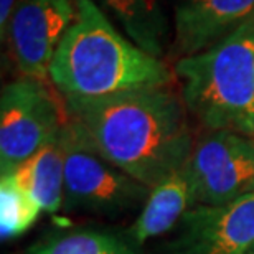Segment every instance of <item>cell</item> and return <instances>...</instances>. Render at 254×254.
Listing matches in <instances>:
<instances>
[{
	"label": "cell",
	"instance_id": "cell-1",
	"mask_svg": "<svg viewBox=\"0 0 254 254\" xmlns=\"http://www.w3.org/2000/svg\"><path fill=\"white\" fill-rule=\"evenodd\" d=\"M66 118L99 155L154 189L187 165L195 145L182 94L172 86L104 98H63Z\"/></svg>",
	"mask_w": 254,
	"mask_h": 254
},
{
	"label": "cell",
	"instance_id": "cell-2",
	"mask_svg": "<svg viewBox=\"0 0 254 254\" xmlns=\"http://www.w3.org/2000/svg\"><path fill=\"white\" fill-rule=\"evenodd\" d=\"M76 2L78 17L60 43L48 73L62 98H104L172 84L175 74L164 60L121 33L94 0Z\"/></svg>",
	"mask_w": 254,
	"mask_h": 254
},
{
	"label": "cell",
	"instance_id": "cell-3",
	"mask_svg": "<svg viewBox=\"0 0 254 254\" xmlns=\"http://www.w3.org/2000/svg\"><path fill=\"white\" fill-rule=\"evenodd\" d=\"M174 74L203 129L254 137V13L211 48L175 60Z\"/></svg>",
	"mask_w": 254,
	"mask_h": 254
},
{
	"label": "cell",
	"instance_id": "cell-4",
	"mask_svg": "<svg viewBox=\"0 0 254 254\" xmlns=\"http://www.w3.org/2000/svg\"><path fill=\"white\" fill-rule=\"evenodd\" d=\"M60 135L64 149L66 211L116 216L145 203L149 187L99 155L71 121H66Z\"/></svg>",
	"mask_w": 254,
	"mask_h": 254
},
{
	"label": "cell",
	"instance_id": "cell-5",
	"mask_svg": "<svg viewBox=\"0 0 254 254\" xmlns=\"http://www.w3.org/2000/svg\"><path fill=\"white\" fill-rule=\"evenodd\" d=\"M64 103L45 81L20 78L0 94V170L12 174L35 152L57 139L64 127Z\"/></svg>",
	"mask_w": 254,
	"mask_h": 254
},
{
	"label": "cell",
	"instance_id": "cell-6",
	"mask_svg": "<svg viewBox=\"0 0 254 254\" xmlns=\"http://www.w3.org/2000/svg\"><path fill=\"white\" fill-rule=\"evenodd\" d=\"M195 203L225 205L254 193V137L206 130L195 140L184 167Z\"/></svg>",
	"mask_w": 254,
	"mask_h": 254
},
{
	"label": "cell",
	"instance_id": "cell-7",
	"mask_svg": "<svg viewBox=\"0 0 254 254\" xmlns=\"http://www.w3.org/2000/svg\"><path fill=\"white\" fill-rule=\"evenodd\" d=\"M76 17V0H18L5 42L23 78L48 79L55 53Z\"/></svg>",
	"mask_w": 254,
	"mask_h": 254
},
{
	"label": "cell",
	"instance_id": "cell-8",
	"mask_svg": "<svg viewBox=\"0 0 254 254\" xmlns=\"http://www.w3.org/2000/svg\"><path fill=\"white\" fill-rule=\"evenodd\" d=\"M254 246V193L189 210L164 254H248Z\"/></svg>",
	"mask_w": 254,
	"mask_h": 254
},
{
	"label": "cell",
	"instance_id": "cell-9",
	"mask_svg": "<svg viewBox=\"0 0 254 254\" xmlns=\"http://www.w3.org/2000/svg\"><path fill=\"white\" fill-rule=\"evenodd\" d=\"M254 13V0H185L174 10L170 55L175 60L193 57L246 22Z\"/></svg>",
	"mask_w": 254,
	"mask_h": 254
},
{
	"label": "cell",
	"instance_id": "cell-10",
	"mask_svg": "<svg viewBox=\"0 0 254 254\" xmlns=\"http://www.w3.org/2000/svg\"><path fill=\"white\" fill-rule=\"evenodd\" d=\"M195 203L193 189L185 169L167 177L159 185L150 189L142 210L132 223L129 235L135 245L170 231L182 221L185 213Z\"/></svg>",
	"mask_w": 254,
	"mask_h": 254
},
{
	"label": "cell",
	"instance_id": "cell-11",
	"mask_svg": "<svg viewBox=\"0 0 254 254\" xmlns=\"http://www.w3.org/2000/svg\"><path fill=\"white\" fill-rule=\"evenodd\" d=\"M130 42L155 58L165 55L174 38V23L164 0H99Z\"/></svg>",
	"mask_w": 254,
	"mask_h": 254
},
{
	"label": "cell",
	"instance_id": "cell-12",
	"mask_svg": "<svg viewBox=\"0 0 254 254\" xmlns=\"http://www.w3.org/2000/svg\"><path fill=\"white\" fill-rule=\"evenodd\" d=\"M12 174L42 211L53 215L62 210L64 201V149L62 135L22 162Z\"/></svg>",
	"mask_w": 254,
	"mask_h": 254
},
{
	"label": "cell",
	"instance_id": "cell-13",
	"mask_svg": "<svg viewBox=\"0 0 254 254\" xmlns=\"http://www.w3.org/2000/svg\"><path fill=\"white\" fill-rule=\"evenodd\" d=\"M42 211L33 198L22 189L13 174H3L0 179V235L2 240H12L30 228Z\"/></svg>",
	"mask_w": 254,
	"mask_h": 254
},
{
	"label": "cell",
	"instance_id": "cell-14",
	"mask_svg": "<svg viewBox=\"0 0 254 254\" xmlns=\"http://www.w3.org/2000/svg\"><path fill=\"white\" fill-rule=\"evenodd\" d=\"M27 254H137L123 240L101 231H71L30 248Z\"/></svg>",
	"mask_w": 254,
	"mask_h": 254
},
{
	"label": "cell",
	"instance_id": "cell-15",
	"mask_svg": "<svg viewBox=\"0 0 254 254\" xmlns=\"http://www.w3.org/2000/svg\"><path fill=\"white\" fill-rule=\"evenodd\" d=\"M17 3L18 0H0V38H2V43L7 37V27Z\"/></svg>",
	"mask_w": 254,
	"mask_h": 254
},
{
	"label": "cell",
	"instance_id": "cell-16",
	"mask_svg": "<svg viewBox=\"0 0 254 254\" xmlns=\"http://www.w3.org/2000/svg\"><path fill=\"white\" fill-rule=\"evenodd\" d=\"M248 254H254V246L251 248V251H250V253H248Z\"/></svg>",
	"mask_w": 254,
	"mask_h": 254
},
{
	"label": "cell",
	"instance_id": "cell-17",
	"mask_svg": "<svg viewBox=\"0 0 254 254\" xmlns=\"http://www.w3.org/2000/svg\"><path fill=\"white\" fill-rule=\"evenodd\" d=\"M179 2H185V0H179Z\"/></svg>",
	"mask_w": 254,
	"mask_h": 254
}]
</instances>
